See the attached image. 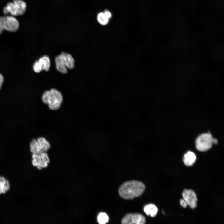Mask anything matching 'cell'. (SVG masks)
Wrapping results in <instances>:
<instances>
[{"mask_svg": "<svg viewBox=\"0 0 224 224\" xmlns=\"http://www.w3.org/2000/svg\"><path fill=\"white\" fill-rule=\"evenodd\" d=\"M145 186L142 182L135 180L123 183L119 189L120 196L126 199H132L140 196L144 192Z\"/></svg>", "mask_w": 224, "mask_h": 224, "instance_id": "obj_1", "label": "cell"}, {"mask_svg": "<svg viewBox=\"0 0 224 224\" xmlns=\"http://www.w3.org/2000/svg\"><path fill=\"white\" fill-rule=\"evenodd\" d=\"M42 100L44 103L48 105L49 109L53 110L58 109L61 106L63 100L61 93L53 88L44 92Z\"/></svg>", "mask_w": 224, "mask_h": 224, "instance_id": "obj_2", "label": "cell"}, {"mask_svg": "<svg viewBox=\"0 0 224 224\" xmlns=\"http://www.w3.org/2000/svg\"><path fill=\"white\" fill-rule=\"evenodd\" d=\"M55 60L57 69L62 73H67V68L72 69L74 67V59L68 53L62 52L55 57Z\"/></svg>", "mask_w": 224, "mask_h": 224, "instance_id": "obj_3", "label": "cell"}, {"mask_svg": "<svg viewBox=\"0 0 224 224\" xmlns=\"http://www.w3.org/2000/svg\"><path fill=\"white\" fill-rule=\"evenodd\" d=\"M26 9V3L22 0H14L13 2L8 3L4 7V14H10L12 16L23 15Z\"/></svg>", "mask_w": 224, "mask_h": 224, "instance_id": "obj_4", "label": "cell"}, {"mask_svg": "<svg viewBox=\"0 0 224 224\" xmlns=\"http://www.w3.org/2000/svg\"><path fill=\"white\" fill-rule=\"evenodd\" d=\"M49 142L43 137L32 139L30 143V149L32 154L46 152L50 148Z\"/></svg>", "mask_w": 224, "mask_h": 224, "instance_id": "obj_5", "label": "cell"}, {"mask_svg": "<svg viewBox=\"0 0 224 224\" xmlns=\"http://www.w3.org/2000/svg\"><path fill=\"white\" fill-rule=\"evenodd\" d=\"M213 138L210 133H205L200 135L196 141V147L200 151H205L211 148L213 144Z\"/></svg>", "mask_w": 224, "mask_h": 224, "instance_id": "obj_6", "label": "cell"}, {"mask_svg": "<svg viewBox=\"0 0 224 224\" xmlns=\"http://www.w3.org/2000/svg\"><path fill=\"white\" fill-rule=\"evenodd\" d=\"M33 165L40 169L46 167L50 161L46 152L32 154Z\"/></svg>", "mask_w": 224, "mask_h": 224, "instance_id": "obj_7", "label": "cell"}, {"mask_svg": "<svg viewBox=\"0 0 224 224\" xmlns=\"http://www.w3.org/2000/svg\"><path fill=\"white\" fill-rule=\"evenodd\" d=\"M145 222L144 217L138 213L127 214L121 220L122 223L123 224H144Z\"/></svg>", "mask_w": 224, "mask_h": 224, "instance_id": "obj_8", "label": "cell"}, {"mask_svg": "<svg viewBox=\"0 0 224 224\" xmlns=\"http://www.w3.org/2000/svg\"><path fill=\"white\" fill-rule=\"evenodd\" d=\"M50 66V60L49 57L44 56L40 58L38 61L35 62L33 65V69L35 72L39 73L42 70L46 71L49 70Z\"/></svg>", "mask_w": 224, "mask_h": 224, "instance_id": "obj_9", "label": "cell"}, {"mask_svg": "<svg viewBox=\"0 0 224 224\" xmlns=\"http://www.w3.org/2000/svg\"><path fill=\"white\" fill-rule=\"evenodd\" d=\"M3 25L4 30L11 32L16 31L19 28L18 20L12 16H3Z\"/></svg>", "mask_w": 224, "mask_h": 224, "instance_id": "obj_10", "label": "cell"}, {"mask_svg": "<svg viewBox=\"0 0 224 224\" xmlns=\"http://www.w3.org/2000/svg\"><path fill=\"white\" fill-rule=\"evenodd\" d=\"M183 199L192 209L197 207V198L195 192L191 189H184L182 193Z\"/></svg>", "mask_w": 224, "mask_h": 224, "instance_id": "obj_11", "label": "cell"}, {"mask_svg": "<svg viewBox=\"0 0 224 224\" xmlns=\"http://www.w3.org/2000/svg\"><path fill=\"white\" fill-rule=\"evenodd\" d=\"M196 157L194 153L191 151H188L185 154L183 158V162L187 166H192L196 160Z\"/></svg>", "mask_w": 224, "mask_h": 224, "instance_id": "obj_12", "label": "cell"}, {"mask_svg": "<svg viewBox=\"0 0 224 224\" xmlns=\"http://www.w3.org/2000/svg\"><path fill=\"white\" fill-rule=\"evenodd\" d=\"M144 211L147 215H150L152 217H155L157 214L158 208L155 205L150 204L145 206Z\"/></svg>", "mask_w": 224, "mask_h": 224, "instance_id": "obj_13", "label": "cell"}, {"mask_svg": "<svg viewBox=\"0 0 224 224\" xmlns=\"http://www.w3.org/2000/svg\"><path fill=\"white\" fill-rule=\"evenodd\" d=\"M97 20L100 24L105 25L108 24L109 21L108 19L105 16L103 12L99 13L97 15Z\"/></svg>", "mask_w": 224, "mask_h": 224, "instance_id": "obj_14", "label": "cell"}, {"mask_svg": "<svg viewBox=\"0 0 224 224\" xmlns=\"http://www.w3.org/2000/svg\"><path fill=\"white\" fill-rule=\"evenodd\" d=\"M109 217L105 213L101 212L100 213L97 217V221L98 223L100 224H104L107 223L109 221Z\"/></svg>", "mask_w": 224, "mask_h": 224, "instance_id": "obj_15", "label": "cell"}, {"mask_svg": "<svg viewBox=\"0 0 224 224\" xmlns=\"http://www.w3.org/2000/svg\"><path fill=\"white\" fill-rule=\"evenodd\" d=\"M1 188L2 190L3 193H5L9 189L10 184L8 180H6L5 183Z\"/></svg>", "mask_w": 224, "mask_h": 224, "instance_id": "obj_16", "label": "cell"}, {"mask_svg": "<svg viewBox=\"0 0 224 224\" xmlns=\"http://www.w3.org/2000/svg\"><path fill=\"white\" fill-rule=\"evenodd\" d=\"M4 30L3 25V16L0 17V35Z\"/></svg>", "mask_w": 224, "mask_h": 224, "instance_id": "obj_17", "label": "cell"}, {"mask_svg": "<svg viewBox=\"0 0 224 224\" xmlns=\"http://www.w3.org/2000/svg\"><path fill=\"white\" fill-rule=\"evenodd\" d=\"M104 14L106 17L108 19H110L112 18V14L111 12L107 10H105L103 12Z\"/></svg>", "mask_w": 224, "mask_h": 224, "instance_id": "obj_18", "label": "cell"}, {"mask_svg": "<svg viewBox=\"0 0 224 224\" xmlns=\"http://www.w3.org/2000/svg\"><path fill=\"white\" fill-rule=\"evenodd\" d=\"M180 203L181 205L184 208H186L188 206L187 203L183 199L180 200Z\"/></svg>", "mask_w": 224, "mask_h": 224, "instance_id": "obj_19", "label": "cell"}, {"mask_svg": "<svg viewBox=\"0 0 224 224\" xmlns=\"http://www.w3.org/2000/svg\"><path fill=\"white\" fill-rule=\"evenodd\" d=\"M6 179L2 176H0V187H2L5 183Z\"/></svg>", "mask_w": 224, "mask_h": 224, "instance_id": "obj_20", "label": "cell"}, {"mask_svg": "<svg viewBox=\"0 0 224 224\" xmlns=\"http://www.w3.org/2000/svg\"><path fill=\"white\" fill-rule=\"evenodd\" d=\"M4 82V78L2 75L0 73V90Z\"/></svg>", "mask_w": 224, "mask_h": 224, "instance_id": "obj_21", "label": "cell"}, {"mask_svg": "<svg viewBox=\"0 0 224 224\" xmlns=\"http://www.w3.org/2000/svg\"><path fill=\"white\" fill-rule=\"evenodd\" d=\"M218 142V141L216 139H213V143H214L215 144H217Z\"/></svg>", "mask_w": 224, "mask_h": 224, "instance_id": "obj_22", "label": "cell"}, {"mask_svg": "<svg viewBox=\"0 0 224 224\" xmlns=\"http://www.w3.org/2000/svg\"><path fill=\"white\" fill-rule=\"evenodd\" d=\"M2 193H3L2 190V188L1 187H0V194Z\"/></svg>", "mask_w": 224, "mask_h": 224, "instance_id": "obj_23", "label": "cell"}]
</instances>
